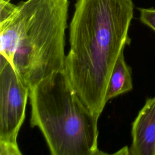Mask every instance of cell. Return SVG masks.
<instances>
[{"mask_svg":"<svg viewBox=\"0 0 155 155\" xmlns=\"http://www.w3.org/2000/svg\"><path fill=\"white\" fill-rule=\"evenodd\" d=\"M4 1H10L11 0H4Z\"/></svg>","mask_w":155,"mask_h":155,"instance_id":"9","label":"cell"},{"mask_svg":"<svg viewBox=\"0 0 155 155\" xmlns=\"http://www.w3.org/2000/svg\"><path fill=\"white\" fill-rule=\"evenodd\" d=\"M16 5L13 4L10 1L0 0V22L7 19L15 10Z\"/></svg>","mask_w":155,"mask_h":155,"instance_id":"8","label":"cell"},{"mask_svg":"<svg viewBox=\"0 0 155 155\" xmlns=\"http://www.w3.org/2000/svg\"><path fill=\"white\" fill-rule=\"evenodd\" d=\"M132 155H155V96L147 99L132 124Z\"/></svg>","mask_w":155,"mask_h":155,"instance_id":"5","label":"cell"},{"mask_svg":"<svg viewBox=\"0 0 155 155\" xmlns=\"http://www.w3.org/2000/svg\"><path fill=\"white\" fill-rule=\"evenodd\" d=\"M65 70L79 99L99 117L114 64L129 43L133 0H77Z\"/></svg>","mask_w":155,"mask_h":155,"instance_id":"1","label":"cell"},{"mask_svg":"<svg viewBox=\"0 0 155 155\" xmlns=\"http://www.w3.org/2000/svg\"><path fill=\"white\" fill-rule=\"evenodd\" d=\"M68 0H26L0 22V54L30 89L65 70Z\"/></svg>","mask_w":155,"mask_h":155,"instance_id":"2","label":"cell"},{"mask_svg":"<svg viewBox=\"0 0 155 155\" xmlns=\"http://www.w3.org/2000/svg\"><path fill=\"white\" fill-rule=\"evenodd\" d=\"M133 89L131 70L125 61L122 51L113 67L107 85L105 102Z\"/></svg>","mask_w":155,"mask_h":155,"instance_id":"6","label":"cell"},{"mask_svg":"<svg viewBox=\"0 0 155 155\" xmlns=\"http://www.w3.org/2000/svg\"><path fill=\"white\" fill-rule=\"evenodd\" d=\"M138 9L140 12L139 19L141 22L155 31V8L151 7Z\"/></svg>","mask_w":155,"mask_h":155,"instance_id":"7","label":"cell"},{"mask_svg":"<svg viewBox=\"0 0 155 155\" xmlns=\"http://www.w3.org/2000/svg\"><path fill=\"white\" fill-rule=\"evenodd\" d=\"M29 91L12 64L1 55L0 155L22 154L17 137L24 121Z\"/></svg>","mask_w":155,"mask_h":155,"instance_id":"4","label":"cell"},{"mask_svg":"<svg viewBox=\"0 0 155 155\" xmlns=\"http://www.w3.org/2000/svg\"><path fill=\"white\" fill-rule=\"evenodd\" d=\"M30 125L42 132L52 155H99L97 120L73 88L65 70L29 91Z\"/></svg>","mask_w":155,"mask_h":155,"instance_id":"3","label":"cell"}]
</instances>
